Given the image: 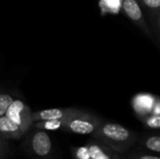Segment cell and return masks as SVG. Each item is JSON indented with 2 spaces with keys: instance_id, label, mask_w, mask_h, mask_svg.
<instances>
[{
  "instance_id": "1",
  "label": "cell",
  "mask_w": 160,
  "mask_h": 159,
  "mask_svg": "<svg viewBox=\"0 0 160 159\" xmlns=\"http://www.w3.org/2000/svg\"><path fill=\"white\" fill-rule=\"evenodd\" d=\"M31 114L30 108L22 99L14 98L0 116V135L8 139L20 138L33 124Z\"/></svg>"
},
{
  "instance_id": "2",
  "label": "cell",
  "mask_w": 160,
  "mask_h": 159,
  "mask_svg": "<svg viewBox=\"0 0 160 159\" xmlns=\"http://www.w3.org/2000/svg\"><path fill=\"white\" fill-rule=\"evenodd\" d=\"M92 135L95 139L104 142L119 153L126 152L136 139V135L125 127L119 124L102 121Z\"/></svg>"
},
{
  "instance_id": "3",
  "label": "cell",
  "mask_w": 160,
  "mask_h": 159,
  "mask_svg": "<svg viewBox=\"0 0 160 159\" xmlns=\"http://www.w3.org/2000/svg\"><path fill=\"white\" fill-rule=\"evenodd\" d=\"M100 123L101 120L94 114L79 110L65 121L63 128L76 134H92Z\"/></svg>"
},
{
  "instance_id": "4",
  "label": "cell",
  "mask_w": 160,
  "mask_h": 159,
  "mask_svg": "<svg viewBox=\"0 0 160 159\" xmlns=\"http://www.w3.org/2000/svg\"><path fill=\"white\" fill-rule=\"evenodd\" d=\"M121 9L125 13V15L146 36L153 41L155 40L154 35L147 24V22L144 18L143 11L138 3L137 0H122Z\"/></svg>"
},
{
  "instance_id": "5",
  "label": "cell",
  "mask_w": 160,
  "mask_h": 159,
  "mask_svg": "<svg viewBox=\"0 0 160 159\" xmlns=\"http://www.w3.org/2000/svg\"><path fill=\"white\" fill-rule=\"evenodd\" d=\"M78 159H118L115 150L102 142L96 140L78 150Z\"/></svg>"
},
{
  "instance_id": "6",
  "label": "cell",
  "mask_w": 160,
  "mask_h": 159,
  "mask_svg": "<svg viewBox=\"0 0 160 159\" xmlns=\"http://www.w3.org/2000/svg\"><path fill=\"white\" fill-rule=\"evenodd\" d=\"M153 25L154 37L158 39L160 28V0H137Z\"/></svg>"
},
{
  "instance_id": "7",
  "label": "cell",
  "mask_w": 160,
  "mask_h": 159,
  "mask_svg": "<svg viewBox=\"0 0 160 159\" xmlns=\"http://www.w3.org/2000/svg\"><path fill=\"white\" fill-rule=\"evenodd\" d=\"M79 111L75 108H63V109H48L36 112H32V122L46 121V120H67Z\"/></svg>"
},
{
  "instance_id": "8",
  "label": "cell",
  "mask_w": 160,
  "mask_h": 159,
  "mask_svg": "<svg viewBox=\"0 0 160 159\" xmlns=\"http://www.w3.org/2000/svg\"><path fill=\"white\" fill-rule=\"evenodd\" d=\"M158 97L152 94L141 93L137 94L132 99V106L138 115L146 117L152 113V110L155 102Z\"/></svg>"
},
{
  "instance_id": "9",
  "label": "cell",
  "mask_w": 160,
  "mask_h": 159,
  "mask_svg": "<svg viewBox=\"0 0 160 159\" xmlns=\"http://www.w3.org/2000/svg\"><path fill=\"white\" fill-rule=\"evenodd\" d=\"M32 149L38 157H47L52 150V142L49 135L43 130H38L32 137Z\"/></svg>"
},
{
  "instance_id": "10",
  "label": "cell",
  "mask_w": 160,
  "mask_h": 159,
  "mask_svg": "<svg viewBox=\"0 0 160 159\" xmlns=\"http://www.w3.org/2000/svg\"><path fill=\"white\" fill-rule=\"evenodd\" d=\"M66 120H46V121H38L35 124V127L39 129H48L55 130L63 128Z\"/></svg>"
},
{
  "instance_id": "11",
  "label": "cell",
  "mask_w": 160,
  "mask_h": 159,
  "mask_svg": "<svg viewBox=\"0 0 160 159\" xmlns=\"http://www.w3.org/2000/svg\"><path fill=\"white\" fill-rule=\"evenodd\" d=\"M13 100L14 97L10 93L0 90V116L4 114V112Z\"/></svg>"
},
{
  "instance_id": "12",
  "label": "cell",
  "mask_w": 160,
  "mask_h": 159,
  "mask_svg": "<svg viewBox=\"0 0 160 159\" xmlns=\"http://www.w3.org/2000/svg\"><path fill=\"white\" fill-rule=\"evenodd\" d=\"M145 146L151 151H154L156 153H160V138L158 136L150 137L146 141Z\"/></svg>"
},
{
  "instance_id": "13",
  "label": "cell",
  "mask_w": 160,
  "mask_h": 159,
  "mask_svg": "<svg viewBox=\"0 0 160 159\" xmlns=\"http://www.w3.org/2000/svg\"><path fill=\"white\" fill-rule=\"evenodd\" d=\"M145 123L148 127L158 129L160 127V116L156 114H149L145 117Z\"/></svg>"
},
{
  "instance_id": "14",
  "label": "cell",
  "mask_w": 160,
  "mask_h": 159,
  "mask_svg": "<svg viewBox=\"0 0 160 159\" xmlns=\"http://www.w3.org/2000/svg\"><path fill=\"white\" fill-rule=\"evenodd\" d=\"M139 159H160L158 157H153V156H142Z\"/></svg>"
},
{
  "instance_id": "15",
  "label": "cell",
  "mask_w": 160,
  "mask_h": 159,
  "mask_svg": "<svg viewBox=\"0 0 160 159\" xmlns=\"http://www.w3.org/2000/svg\"><path fill=\"white\" fill-rule=\"evenodd\" d=\"M2 143H3V142H2V141L0 140V150H1V148H2Z\"/></svg>"
}]
</instances>
